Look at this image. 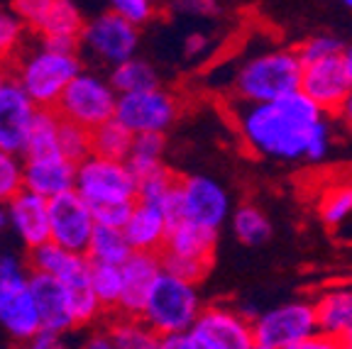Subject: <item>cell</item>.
I'll list each match as a JSON object with an SVG mask.
<instances>
[{"label":"cell","instance_id":"obj_1","mask_svg":"<svg viewBox=\"0 0 352 349\" xmlns=\"http://www.w3.org/2000/svg\"><path fill=\"white\" fill-rule=\"evenodd\" d=\"M237 137L250 154L270 161H323L333 147L328 115L301 91L267 105L232 108Z\"/></svg>","mask_w":352,"mask_h":349},{"label":"cell","instance_id":"obj_2","mask_svg":"<svg viewBox=\"0 0 352 349\" xmlns=\"http://www.w3.org/2000/svg\"><path fill=\"white\" fill-rule=\"evenodd\" d=\"M303 64L292 47H272L242 61L232 74L237 105H267L301 91Z\"/></svg>","mask_w":352,"mask_h":349},{"label":"cell","instance_id":"obj_3","mask_svg":"<svg viewBox=\"0 0 352 349\" xmlns=\"http://www.w3.org/2000/svg\"><path fill=\"white\" fill-rule=\"evenodd\" d=\"M81 54H59L47 49L37 37L30 39L20 56L10 64L12 81L28 93L39 110H56L69 83L83 71Z\"/></svg>","mask_w":352,"mask_h":349},{"label":"cell","instance_id":"obj_4","mask_svg":"<svg viewBox=\"0 0 352 349\" xmlns=\"http://www.w3.org/2000/svg\"><path fill=\"white\" fill-rule=\"evenodd\" d=\"M204 308L206 303L198 286L186 284V281L169 276V273H162L140 317L160 337H169V335L191 333Z\"/></svg>","mask_w":352,"mask_h":349},{"label":"cell","instance_id":"obj_5","mask_svg":"<svg viewBox=\"0 0 352 349\" xmlns=\"http://www.w3.org/2000/svg\"><path fill=\"white\" fill-rule=\"evenodd\" d=\"M0 328L22 344L42 333L28 262L15 254L0 257Z\"/></svg>","mask_w":352,"mask_h":349},{"label":"cell","instance_id":"obj_6","mask_svg":"<svg viewBox=\"0 0 352 349\" xmlns=\"http://www.w3.org/2000/svg\"><path fill=\"white\" fill-rule=\"evenodd\" d=\"M118 98L120 95L113 91L108 76H103L98 69H83L61 95L56 115L61 120L94 132L96 127L116 120Z\"/></svg>","mask_w":352,"mask_h":349},{"label":"cell","instance_id":"obj_7","mask_svg":"<svg viewBox=\"0 0 352 349\" xmlns=\"http://www.w3.org/2000/svg\"><path fill=\"white\" fill-rule=\"evenodd\" d=\"M76 193L94 210L116 203H138L140 181L127 161H110L91 154L76 166Z\"/></svg>","mask_w":352,"mask_h":349},{"label":"cell","instance_id":"obj_8","mask_svg":"<svg viewBox=\"0 0 352 349\" xmlns=\"http://www.w3.org/2000/svg\"><path fill=\"white\" fill-rule=\"evenodd\" d=\"M78 47L88 61L116 69L138 56L140 30L127 25L116 12L103 10L86 20V27L78 37Z\"/></svg>","mask_w":352,"mask_h":349},{"label":"cell","instance_id":"obj_9","mask_svg":"<svg viewBox=\"0 0 352 349\" xmlns=\"http://www.w3.org/2000/svg\"><path fill=\"white\" fill-rule=\"evenodd\" d=\"M257 347L289 349L318 333L314 298H292L267 308L252 320Z\"/></svg>","mask_w":352,"mask_h":349},{"label":"cell","instance_id":"obj_10","mask_svg":"<svg viewBox=\"0 0 352 349\" xmlns=\"http://www.w3.org/2000/svg\"><path fill=\"white\" fill-rule=\"evenodd\" d=\"M179 117H182V100L164 86L118 98L116 120L135 137L166 135Z\"/></svg>","mask_w":352,"mask_h":349},{"label":"cell","instance_id":"obj_11","mask_svg":"<svg viewBox=\"0 0 352 349\" xmlns=\"http://www.w3.org/2000/svg\"><path fill=\"white\" fill-rule=\"evenodd\" d=\"M193 337L204 349H254L252 317L240 308L213 303L206 306L193 325Z\"/></svg>","mask_w":352,"mask_h":349},{"label":"cell","instance_id":"obj_12","mask_svg":"<svg viewBox=\"0 0 352 349\" xmlns=\"http://www.w3.org/2000/svg\"><path fill=\"white\" fill-rule=\"evenodd\" d=\"M179 188H182V207L186 223L201 225L215 232L228 223L232 203L230 193L220 181H215L213 176L188 174L179 176Z\"/></svg>","mask_w":352,"mask_h":349},{"label":"cell","instance_id":"obj_13","mask_svg":"<svg viewBox=\"0 0 352 349\" xmlns=\"http://www.w3.org/2000/svg\"><path fill=\"white\" fill-rule=\"evenodd\" d=\"M12 10L28 25L32 37H74L78 39L88 17L72 0H15Z\"/></svg>","mask_w":352,"mask_h":349},{"label":"cell","instance_id":"obj_14","mask_svg":"<svg viewBox=\"0 0 352 349\" xmlns=\"http://www.w3.org/2000/svg\"><path fill=\"white\" fill-rule=\"evenodd\" d=\"M50 242L59 245L61 249L74 251V254H86L91 237L98 227L94 207L88 205L76 191L50 201Z\"/></svg>","mask_w":352,"mask_h":349},{"label":"cell","instance_id":"obj_15","mask_svg":"<svg viewBox=\"0 0 352 349\" xmlns=\"http://www.w3.org/2000/svg\"><path fill=\"white\" fill-rule=\"evenodd\" d=\"M352 91V81L345 71L340 56L328 61H318V64L303 66L301 76V93L306 98H311L325 115H333L340 110L345 98Z\"/></svg>","mask_w":352,"mask_h":349},{"label":"cell","instance_id":"obj_16","mask_svg":"<svg viewBox=\"0 0 352 349\" xmlns=\"http://www.w3.org/2000/svg\"><path fill=\"white\" fill-rule=\"evenodd\" d=\"M37 110V105L15 81L8 83L6 91L0 93V152L12 157L25 154Z\"/></svg>","mask_w":352,"mask_h":349},{"label":"cell","instance_id":"obj_17","mask_svg":"<svg viewBox=\"0 0 352 349\" xmlns=\"http://www.w3.org/2000/svg\"><path fill=\"white\" fill-rule=\"evenodd\" d=\"M6 207H8V227L15 232L17 240L25 245V249L32 251L50 242L52 225H50V201L47 198L30 191H20Z\"/></svg>","mask_w":352,"mask_h":349},{"label":"cell","instance_id":"obj_18","mask_svg":"<svg viewBox=\"0 0 352 349\" xmlns=\"http://www.w3.org/2000/svg\"><path fill=\"white\" fill-rule=\"evenodd\" d=\"M164 273L160 254H140L135 251L122 267V300L116 315L140 317L144 311L154 284Z\"/></svg>","mask_w":352,"mask_h":349},{"label":"cell","instance_id":"obj_19","mask_svg":"<svg viewBox=\"0 0 352 349\" xmlns=\"http://www.w3.org/2000/svg\"><path fill=\"white\" fill-rule=\"evenodd\" d=\"M25 161V191L54 201L64 193L76 191V164L61 154L44 159H22Z\"/></svg>","mask_w":352,"mask_h":349},{"label":"cell","instance_id":"obj_20","mask_svg":"<svg viewBox=\"0 0 352 349\" xmlns=\"http://www.w3.org/2000/svg\"><path fill=\"white\" fill-rule=\"evenodd\" d=\"M30 286H32L34 300H37L42 333L69 337L74 330H78L61 281H56L52 276H42V273H30Z\"/></svg>","mask_w":352,"mask_h":349},{"label":"cell","instance_id":"obj_21","mask_svg":"<svg viewBox=\"0 0 352 349\" xmlns=\"http://www.w3.org/2000/svg\"><path fill=\"white\" fill-rule=\"evenodd\" d=\"M169 220L160 207L152 203L138 201L130 215V223L125 227V237L130 242L132 251L140 254H162L169 237Z\"/></svg>","mask_w":352,"mask_h":349},{"label":"cell","instance_id":"obj_22","mask_svg":"<svg viewBox=\"0 0 352 349\" xmlns=\"http://www.w3.org/2000/svg\"><path fill=\"white\" fill-rule=\"evenodd\" d=\"M314 308L318 333L342 339V335L352 328V284L338 281L320 289L314 298Z\"/></svg>","mask_w":352,"mask_h":349},{"label":"cell","instance_id":"obj_23","mask_svg":"<svg viewBox=\"0 0 352 349\" xmlns=\"http://www.w3.org/2000/svg\"><path fill=\"white\" fill-rule=\"evenodd\" d=\"M25 262H28L30 273L52 276L56 281H61V284H66L69 278L91 269V262L86 259V254H74L69 249H61L54 242H47V245L37 247V249L28 251Z\"/></svg>","mask_w":352,"mask_h":349},{"label":"cell","instance_id":"obj_24","mask_svg":"<svg viewBox=\"0 0 352 349\" xmlns=\"http://www.w3.org/2000/svg\"><path fill=\"white\" fill-rule=\"evenodd\" d=\"M215 245H218V232L215 229L201 227V225L184 220V223L174 225L169 229L164 251L186 259H213Z\"/></svg>","mask_w":352,"mask_h":349},{"label":"cell","instance_id":"obj_25","mask_svg":"<svg viewBox=\"0 0 352 349\" xmlns=\"http://www.w3.org/2000/svg\"><path fill=\"white\" fill-rule=\"evenodd\" d=\"M103 330L116 349H160L162 344V337L142 317L113 315Z\"/></svg>","mask_w":352,"mask_h":349},{"label":"cell","instance_id":"obj_26","mask_svg":"<svg viewBox=\"0 0 352 349\" xmlns=\"http://www.w3.org/2000/svg\"><path fill=\"white\" fill-rule=\"evenodd\" d=\"M66 298H69V308H72V315L76 320V328H91L103 317V306H100L98 295H96L94 286H91V269L78 276L69 278L64 284Z\"/></svg>","mask_w":352,"mask_h":349},{"label":"cell","instance_id":"obj_27","mask_svg":"<svg viewBox=\"0 0 352 349\" xmlns=\"http://www.w3.org/2000/svg\"><path fill=\"white\" fill-rule=\"evenodd\" d=\"M108 81L118 95H132V93H144L162 86L160 71L142 56H135V59L110 69Z\"/></svg>","mask_w":352,"mask_h":349},{"label":"cell","instance_id":"obj_28","mask_svg":"<svg viewBox=\"0 0 352 349\" xmlns=\"http://www.w3.org/2000/svg\"><path fill=\"white\" fill-rule=\"evenodd\" d=\"M130 242L125 237V229L96 227L91 245H88L86 259L91 264H110V267H125V262L132 257Z\"/></svg>","mask_w":352,"mask_h":349},{"label":"cell","instance_id":"obj_29","mask_svg":"<svg viewBox=\"0 0 352 349\" xmlns=\"http://www.w3.org/2000/svg\"><path fill=\"white\" fill-rule=\"evenodd\" d=\"M59 127H61V117L56 115V110H37L22 159H44V157L61 154Z\"/></svg>","mask_w":352,"mask_h":349},{"label":"cell","instance_id":"obj_30","mask_svg":"<svg viewBox=\"0 0 352 349\" xmlns=\"http://www.w3.org/2000/svg\"><path fill=\"white\" fill-rule=\"evenodd\" d=\"M135 144V135L120 125L118 120H110L105 125L96 127L91 132V154L110 161H127Z\"/></svg>","mask_w":352,"mask_h":349},{"label":"cell","instance_id":"obj_31","mask_svg":"<svg viewBox=\"0 0 352 349\" xmlns=\"http://www.w3.org/2000/svg\"><path fill=\"white\" fill-rule=\"evenodd\" d=\"M232 232L242 245L262 247L272 237V223L259 205L242 203L232 210Z\"/></svg>","mask_w":352,"mask_h":349},{"label":"cell","instance_id":"obj_32","mask_svg":"<svg viewBox=\"0 0 352 349\" xmlns=\"http://www.w3.org/2000/svg\"><path fill=\"white\" fill-rule=\"evenodd\" d=\"M30 39H32V32L20 20V15L10 5L0 8V64L10 66L25 52Z\"/></svg>","mask_w":352,"mask_h":349},{"label":"cell","instance_id":"obj_33","mask_svg":"<svg viewBox=\"0 0 352 349\" xmlns=\"http://www.w3.org/2000/svg\"><path fill=\"white\" fill-rule=\"evenodd\" d=\"M352 215V181L328 185L318 198V218L328 227H338Z\"/></svg>","mask_w":352,"mask_h":349},{"label":"cell","instance_id":"obj_34","mask_svg":"<svg viewBox=\"0 0 352 349\" xmlns=\"http://www.w3.org/2000/svg\"><path fill=\"white\" fill-rule=\"evenodd\" d=\"M91 286H94L103 311L116 315L122 300V267L91 264Z\"/></svg>","mask_w":352,"mask_h":349},{"label":"cell","instance_id":"obj_35","mask_svg":"<svg viewBox=\"0 0 352 349\" xmlns=\"http://www.w3.org/2000/svg\"><path fill=\"white\" fill-rule=\"evenodd\" d=\"M342 49H345V42L340 37L328 32H318L303 39L296 47V54L303 66H311V64H318V61L336 59V56L342 54Z\"/></svg>","mask_w":352,"mask_h":349},{"label":"cell","instance_id":"obj_36","mask_svg":"<svg viewBox=\"0 0 352 349\" xmlns=\"http://www.w3.org/2000/svg\"><path fill=\"white\" fill-rule=\"evenodd\" d=\"M59 152L72 164H81L83 159L91 157V132L81 125L61 120L59 127Z\"/></svg>","mask_w":352,"mask_h":349},{"label":"cell","instance_id":"obj_37","mask_svg":"<svg viewBox=\"0 0 352 349\" xmlns=\"http://www.w3.org/2000/svg\"><path fill=\"white\" fill-rule=\"evenodd\" d=\"M162 267L164 273L174 278H182L186 284L198 286L213 269V259H186V257H176V254H166L162 251Z\"/></svg>","mask_w":352,"mask_h":349},{"label":"cell","instance_id":"obj_38","mask_svg":"<svg viewBox=\"0 0 352 349\" xmlns=\"http://www.w3.org/2000/svg\"><path fill=\"white\" fill-rule=\"evenodd\" d=\"M20 191H25V161L0 152V203L8 205Z\"/></svg>","mask_w":352,"mask_h":349},{"label":"cell","instance_id":"obj_39","mask_svg":"<svg viewBox=\"0 0 352 349\" xmlns=\"http://www.w3.org/2000/svg\"><path fill=\"white\" fill-rule=\"evenodd\" d=\"M108 10L116 12L118 17H122L127 25L140 30L157 17L160 8L154 5V3H149V0H116V3H110Z\"/></svg>","mask_w":352,"mask_h":349},{"label":"cell","instance_id":"obj_40","mask_svg":"<svg viewBox=\"0 0 352 349\" xmlns=\"http://www.w3.org/2000/svg\"><path fill=\"white\" fill-rule=\"evenodd\" d=\"M135 210V203H116V205H103L96 207V225L100 227H110V229H125L130 223V215Z\"/></svg>","mask_w":352,"mask_h":349},{"label":"cell","instance_id":"obj_41","mask_svg":"<svg viewBox=\"0 0 352 349\" xmlns=\"http://www.w3.org/2000/svg\"><path fill=\"white\" fill-rule=\"evenodd\" d=\"M164 152H166V135H140V137H135L130 157L164 159Z\"/></svg>","mask_w":352,"mask_h":349},{"label":"cell","instance_id":"obj_42","mask_svg":"<svg viewBox=\"0 0 352 349\" xmlns=\"http://www.w3.org/2000/svg\"><path fill=\"white\" fill-rule=\"evenodd\" d=\"M210 49V39L206 32H188L184 39V59H201Z\"/></svg>","mask_w":352,"mask_h":349},{"label":"cell","instance_id":"obj_43","mask_svg":"<svg viewBox=\"0 0 352 349\" xmlns=\"http://www.w3.org/2000/svg\"><path fill=\"white\" fill-rule=\"evenodd\" d=\"M22 349H76V347H72L69 337H64V335L39 333L37 337L30 339Z\"/></svg>","mask_w":352,"mask_h":349},{"label":"cell","instance_id":"obj_44","mask_svg":"<svg viewBox=\"0 0 352 349\" xmlns=\"http://www.w3.org/2000/svg\"><path fill=\"white\" fill-rule=\"evenodd\" d=\"M289 349H342V342L336 337H328V335L323 333H316L314 337L303 339V342L294 344V347Z\"/></svg>","mask_w":352,"mask_h":349},{"label":"cell","instance_id":"obj_45","mask_svg":"<svg viewBox=\"0 0 352 349\" xmlns=\"http://www.w3.org/2000/svg\"><path fill=\"white\" fill-rule=\"evenodd\" d=\"M160 349H204V347L198 344V339L193 337V333H182V335L162 337Z\"/></svg>","mask_w":352,"mask_h":349},{"label":"cell","instance_id":"obj_46","mask_svg":"<svg viewBox=\"0 0 352 349\" xmlns=\"http://www.w3.org/2000/svg\"><path fill=\"white\" fill-rule=\"evenodd\" d=\"M76 349H116V347H113L110 337L105 335V330H91Z\"/></svg>","mask_w":352,"mask_h":349},{"label":"cell","instance_id":"obj_47","mask_svg":"<svg viewBox=\"0 0 352 349\" xmlns=\"http://www.w3.org/2000/svg\"><path fill=\"white\" fill-rule=\"evenodd\" d=\"M336 120L340 122L345 130H352V91H350V95L345 98V103L340 105V110L336 113Z\"/></svg>","mask_w":352,"mask_h":349},{"label":"cell","instance_id":"obj_48","mask_svg":"<svg viewBox=\"0 0 352 349\" xmlns=\"http://www.w3.org/2000/svg\"><path fill=\"white\" fill-rule=\"evenodd\" d=\"M176 10H191V12H218L220 5H215V3H179V5H174Z\"/></svg>","mask_w":352,"mask_h":349},{"label":"cell","instance_id":"obj_49","mask_svg":"<svg viewBox=\"0 0 352 349\" xmlns=\"http://www.w3.org/2000/svg\"><path fill=\"white\" fill-rule=\"evenodd\" d=\"M340 59H342V64H345V71H347V76H350V81H352V42L345 44V49H342Z\"/></svg>","mask_w":352,"mask_h":349},{"label":"cell","instance_id":"obj_50","mask_svg":"<svg viewBox=\"0 0 352 349\" xmlns=\"http://www.w3.org/2000/svg\"><path fill=\"white\" fill-rule=\"evenodd\" d=\"M12 81V74H10V66H6V64H0V93L6 91L8 88V83Z\"/></svg>","mask_w":352,"mask_h":349},{"label":"cell","instance_id":"obj_51","mask_svg":"<svg viewBox=\"0 0 352 349\" xmlns=\"http://www.w3.org/2000/svg\"><path fill=\"white\" fill-rule=\"evenodd\" d=\"M8 227V207L0 203V229H6Z\"/></svg>","mask_w":352,"mask_h":349},{"label":"cell","instance_id":"obj_52","mask_svg":"<svg viewBox=\"0 0 352 349\" xmlns=\"http://www.w3.org/2000/svg\"><path fill=\"white\" fill-rule=\"evenodd\" d=\"M340 342H342V347H352V328L347 330L345 335H342V339H340Z\"/></svg>","mask_w":352,"mask_h":349},{"label":"cell","instance_id":"obj_53","mask_svg":"<svg viewBox=\"0 0 352 349\" xmlns=\"http://www.w3.org/2000/svg\"><path fill=\"white\" fill-rule=\"evenodd\" d=\"M342 8H345V10H350V12H352V0H345V3H342Z\"/></svg>","mask_w":352,"mask_h":349},{"label":"cell","instance_id":"obj_54","mask_svg":"<svg viewBox=\"0 0 352 349\" xmlns=\"http://www.w3.org/2000/svg\"><path fill=\"white\" fill-rule=\"evenodd\" d=\"M347 281H350V284H352V269H350V273H347Z\"/></svg>","mask_w":352,"mask_h":349},{"label":"cell","instance_id":"obj_55","mask_svg":"<svg viewBox=\"0 0 352 349\" xmlns=\"http://www.w3.org/2000/svg\"><path fill=\"white\" fill-rule=\"evenodd\" d=\"M254 349H270V347H254Z\"/></svg>","mask_w":352,"mask_h":349},{"label":"cell","instance_id":"obj_56","mask_svg":"<svg viewBox=\"0 0 352 349\" xmlns=\"http://www.w3.org/2000/svg\"><path fill=\"white\" fill-rule=\"evenodd\" d=\"M0 257H3V247H0Z\"/></svg>","mask_w":352,"mask_h":349},{"label":"cell","instance_id":"obj_57","mask_svg":"<svg viewBox=\"0 0 352 349\" xmlns=\"http://www.w3.org/2000/svg\"><path fill=\"white\" fill-rule=\"evenodd\" d=\"M342 349H352V347H342Z\"/></svg>","mask_w":352,"mask_h":349}]
</instances>
